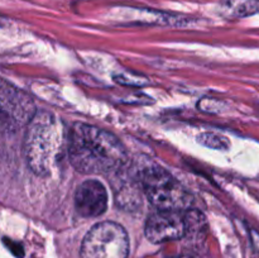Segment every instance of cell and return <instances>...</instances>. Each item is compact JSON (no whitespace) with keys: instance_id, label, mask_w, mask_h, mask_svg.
Here are the masks:
<instances>
[{"instance_id":"9","label":"cell","mask_w":259,"mask_h":258,"mask_svg":"<svg viewBox=\"0 0 259 258\" xmlns=\"http://www.w3.org/2000/svg\"><path fill=\"white\" fill-rule=\"evenodd\" d=\"M197 141L205 147H209L212 149H220V151H227L230 147V141L224 136H220L218 133L206 132L197 137Z\"/></svg>"},{"instance_id":"1","label":"cell","mask_w":259,"mask_h":258,"mask_svg":"<svg viewBox=\"0 0 259 258\" xmlns=\"http://www.w3.org/2000/svg\"><path fill=\"white\" fill-rule=\"evenodd\" d=\"M68 158L81 174H109L128 159L116 136L98 126L75 123L68 132Z\"/></svg>"},{"instance_id":"4","label":"cell","mask_w":259,"mask_h":258,"mask_svg":"<svg viewBox=\"0 0 259 258\" xmlns=\"http://www.w3.org/2000/svg\"><path fill=\"white\" fill-rule=\"evenodd\" d=\"M129 239L121 225L99 223L91 228L81 244V258H128Z\"/></svg>"},{"instance_id":"3","label":"cell","mask_w":259,"mask_h":258,"mask_svg":"<svg viewBox=\"0 0 259 258\" xmlns=\"http://www.w3.org/2000/svg\"><path fill=\"white\" fill-rule=\"evenodd\" d=\"M141 182L147 199L156 209L180 211L191 202L185 187L162 167L147 168Z\"/></svg>"},{"instance_id":"8","label":"cell","mask_w":259,"mask_h":258,"mask_svg":"<svg viewBox=\"0 0 259 258\" xmlns=\"http://www.w3.org/2000/svg\"><path fill=\"white\" fill-rule=\"evenodd\" d=\"M223 14L230 18H245L259 13V0H224Z\"/></svg>"},{"instance_id":"5","label":"cell","mask_w":259,"mask_h":258,"mask_svg":"<svg viewBox=\"0 0 259 258\" xmlns=\"http://www.w3.org/2000/svg\"><path fill=\"white\" fill-rule=\"evenodd\" d=\"M32 99L0 77V129L15 132L28 125L35 114Z\"/></svg>"},{"instance_id":"2","label":"cell","mask_w":259,"mask_h":258,"mask_svg":"<svg viewBox=\"0 0 259 258\" xmlns=\"http://www.w3.org/2000/svg\"><path fill=\"white\" fill-rule=\"evenodd\" d=\"M62 149V128L53 114L35 111L27 125L24 154L29 168L47 176L55 168Z\"/></svg>"},{"instance_id":"10","label":"cell","mask_w":259,"mask_h":258,"mask_svg":"<svg viewBox=\"0 0 259 258\" xmlns=\"http://www.w3.org/2000/svg\"><path fill=\"white\" fill-rule=\"evenodd\" d=\"M252 240H253V244H254V247L259 249V234L257 232H254L253 230L252 232Z\"/></svg>"},{"instance_id":"6","label":"cell","mask_w":259,"mask_h":258,"mask_svg":"<svg viewBox=\"0 0 259 258\" xmlns=\"http://www.w3.org/2000/svg\"><path fill=\"white\" fill-rule=\"evenodd\" d=\"M144 233L152 243L180 239L186 234V220L180 211L158 210L147 219Z\"/></svg>"},{"instance_id":"11","label":"cell","mask_w":259,"mask_h":258,"mask_svg":"<svg viewBox=\"0 0 259 258\" xmlns=\"http://www.w3.org/2000/svg\"><path fill=\"white\" fill-rule=\"evenodd\" d=\"M176 258H190V257H176Z\"/></svg>"},{"instance_id":"7","label":"cell","mask_w":259,"mask_h":258,"mask_svg":"<svg viewBox=\"0 0 259 258\" xmlns=\"http://www.w3.org/2000/svg\"><path fill=\"white\" fill-rule=\"evenodd\" d=\"M75 207L81 217L96 218L108 207V192L98 180L83 181L75 194Z\"/></svg>"}]
</instances>
